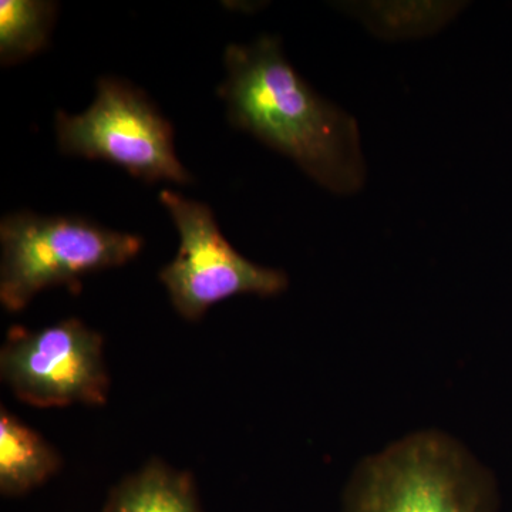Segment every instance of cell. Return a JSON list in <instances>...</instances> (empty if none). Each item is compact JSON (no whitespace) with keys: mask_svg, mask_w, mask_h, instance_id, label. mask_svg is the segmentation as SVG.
Listing matches in <instances>:
<instances>
[{"mask_svg":"<svg viewBox=\"0 0 512 512\" xmlns=\"http://www.w3.org/2000/svg\"><path fill=\"white\" fill-rule=\"evenodd\" d=\"M0 377L35 407L103 406L110 390L103 336L70 318L40 330L15 326L0 350Z\"/></svg>","mask_w":512,"mask_h":512,"instance_id":"6","label":"cell"},{"mask_svg":"<svg viewBox=\"0 0 512 512\" xmlns=\"http://www.w3.org/2000/svg\"><path fill=\"white\" fill-rule=\"evenodd\" d=\"M464 8L461 2L348 3L350 15L383 39L430 36Z\"/></svg>","mask_w":512,"mask_h":512,"instance_id":"9","label":"cell"},{"mask_svg":"<svg viewBox=\"0 0 512 512\" xmlns=\"http://www.w3.org/2000/svg\"><path fill=\"white\" fill-rule=\"evenodd\" d=\"M227 79L218 94L232 126L291 158L320 187L353 195L365 187L367 168L352 114L320 96L286 59L279 37L229 45Z\"/></svg>","mask_w":512,"mask_h":512,"instance_id":"1","label":"cell"},{"mask_svg":"<svg viewBox=\"0 0 512 512\" xmlns=\"http://www.w3.org/2000/svg\"><path fill=\"white\" fill-rule=\"evenodd\" d=\"M56 3L43 0L0 2V63L10 66L45 49L56 18Z\"/></svg>","mask_w":512,"mask_h":512,"instance_id":"10","label":"cell"},{"mask_svg":"<svg viewBox=\"0 0 512 512\" xmlns=\"http://www.w3.org/2000/svg\"><path fill=\"white\" fill-rule=\"evenodd\" d=\"M56 134L67 156L109 161L150 183L192 181L175 153L170 121L146 94L123 80L100 79L96 99L82 114L57 111Z\"/></svg>","mask_w":512,"mask_h":512,"instance_id":"4","label":"cell"},{"mask_svg":"<svg viewBox=\"0 0 512 512\" xmlns=\"http://www.w3.org/2000/svg\"><path fill=\"white\" fill-rule=\"evenodd\" d=\"M160 201L180 235L177 255L161 269L160 281L184 319L200 320L231 296L271 298L288 289L282 269L254 264L229 244L207 204L170 190L160 192Z\"/></svg>","mask_w":512,"mask_h":512,"instance_id":"5","label":"cell"},{"mask_svg":"<svg viewBox=\"0 0 512 512\" xmlns=\"http://www.w3.org/2000/svg\"><path fill=\"white\" fill-rule=\"evenodd\" d=\"M497 478L461 441L420 430L363 458L340 512H500Z\"/></svg>","mask_w":512,"mask_h":512,"instance_id":"2","label":"cell"},{"mask_svg":"<svg viewBox=\"0 0 512 512\" xmlns=\"http://www.w3.org/2000/svg\"><path fill=\"white\" fill-rule=\"evenodd\" d=\"M0 302L20 312L50 286L80 291V279L126 265L143 248V239L114 231L77 215L22 211L0 222Z\"/></svg>","mask_w":512,"mask_h":512,"instance_id":"3","label":"cell"},{"mask_svg":"<svg viewBox=\"0 0 512 512\" xmlns=\"http://www.w3.org/2000/svg\"><path fill=\"white\" fill-rule=\"evenodd\" d=\"M62 467V457L49 441L18 416L0 409V493L5 497L35 490Z\"/></svg>","mask_w":512,"mask_h":512,"instance_id":"8","label":"cell"},{"mask_svg":"<svg viewBox=\"0 0 512 512\" xmlns=\"http://www.w3.org/2000/svg\"><path fill=\"white\" fill-rule=\"evenodd\" d=\"M101 512H204L194 477L154 458L110 491Z\"/></svg>","mask_w":512,"mask_h":512,"instance_id":"7","label":"cell"}]
</instances>
